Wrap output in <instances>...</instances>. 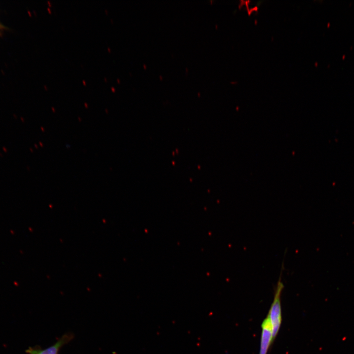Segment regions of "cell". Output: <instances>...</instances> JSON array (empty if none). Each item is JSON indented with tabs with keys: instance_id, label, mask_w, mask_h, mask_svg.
Instances as JSON below:
<instances>
[{
	"instance_id": "cell-1",
	"label": "cell",
	"mask_w": 354,
	"mask_h": 354,
	"mask_svg": "<svg viewBox=\"0 0 354 354\" xmlns=\"http://www.w3.org/2000/svg\"><path fill=\"white\" fill-rule=\"evenodd\" d=\"M284 284L282 282L281 273L275 289L273 300L267 314L272 327L274 340L278 334L282 323L281 296Z\"/></svg>"
},
{
	"instance_id": "cell-2",
	"label": "cell",
	"mask_w": 354,
	"mask_h": 354,
	"mask_svg": "<svg viewBox=\"0 0 354 354\" xmlns=\"http://www.w3.org/2000/svg\"><path fill=\"white\" fill-rule=\"evenodd\" d=\"M74 338V335L71 332L63 334L57 341L49 347L42 349L39 346L29 347L26 352L28 354H59L61 348L69 343Z\"/></svg>"
},
{
	"instance_id": "cell-3",
	"label": "cell",
	"mask_w": 354,
	"mask_h": 354,
	"mask_svg": "<svg viewBox=\"0 0 354 354\" xmlns=\"http://www.w3.org/2000/svg\"><path fill=\"white\" fill-rule=\"evenodd\" d=\"M261 329L259 354H267L274 340L272 325L267 315L262 323Z\"/></svg>"
}]
</instances>
